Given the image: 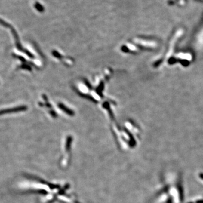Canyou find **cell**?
Listing matches in <instances>:
<instances>
[{
	"label": "cell",
	"instance_id": "1",
	"mask_svg": "<svg viewBox=\"0 0 203 203\" xmlns=\"http://www.w3.org/2000/svg\"><path fill=\"white\" fill-rule=\"evenodd\" d=\"M20 68H24V69H28V70H31V68H30V67L27 65V64H22L21 66H20Z\"/></svg>",
	"mask_w": 203,
	"mask_h": 203
}]
</instances>
